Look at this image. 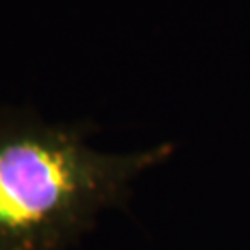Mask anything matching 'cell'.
Segmentation results:
<instances>
[{"instance_id":"1","label":"cell","mask_w":250,"mask_h":250,"mask_svg":"<svg viewBox=\"0 0 250 250\" xmlns=\"http://www.w3.org/2000/svg\"><path fill=\"white\" fill-rule=\"evenodd\" d=\"M172 152L104 150L87 123L0 106V250H69Z\"/></svg>"}]
</instances>
